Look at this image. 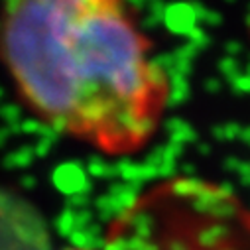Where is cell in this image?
<instances>
[{"label": "cell", "mask_w": 250, "mask_h": 250, "mask_svg": "<svg viewBox=\"0 0 250 250\" xmlns=\"http://www.w3.org/2000/svg\"><path fill=\"white\" fill-rule=\"evenodd\" d=\"M0 61L55 132L108 156L144 148L169 83L126 0H6Z\"/></svg>", "instance_id": "1"}, {"label": "cell", "mask_w": 250, "mask_h": 250, "mask_svg": "<svg viewBox=\"0 0 250 250\" xmlns=\"http://www.w3.org/2000/svg\"><path fill=\"white\" fill-rule=\"evenodd\" d=\"M73 250H81V248H73Z\"/></svg>", "instance_id": "2"}]
</instances>
